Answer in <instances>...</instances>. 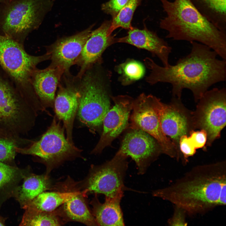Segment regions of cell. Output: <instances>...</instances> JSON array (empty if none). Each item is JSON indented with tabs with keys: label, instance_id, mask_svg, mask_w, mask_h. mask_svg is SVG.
<instances>
[{
	"label": "cell",
	"instance_id": "cell-27",
	"mask_svg": "<svg viewBox=\"0 0 226 226\" xmlns=\"http://www.w3.org/2000/svg\"><path fill=\"white\" fill-rule=\"evenodd\" d=\"M142 0H129L111 20L109 29L110 34L116 29L121 27L129 30L132 28L131 21L136 8Z\"/></svg>",
	"mask_w": 226,
	"mask_h": 226
},
{
	"label": "cell",
	"instance_id": "cell-11",
	"mask_svg": "<svg viewBox=\"0 0 226 226\" xmlns=\"http://www.w3.org/2000/svg\"><path fill=\"white\" fill-rule=\"evenodd\" d=\"M150 97L163 132L180 152V137L184 135L189 136L195 130L192 111L185 107L181 98L173 97L170 102L166 104L154 95L151 94Z\"/></svg>",
	"mask_w": 226,
	"mask_h": 226
},
{
	"label": "cell",
	"instance_id": "cell-14",
	"mask_svg": "<svg viewBox=\"0 0 226 226\" xmlns=\"http://www.w3.org/2000/svg\"><path fill=\"white\" fill-rule=\"evenodd\" d=\"M111 99L114 105L104 118L102 132L99 141L92 151L93 154L100 153L110 145L128 125L133 99L129 96L122 95L112 96Z\"/></svg>",
	"mask_w": 226,
	"mask_h": 226
},
{
	"label": "cell",
	"instance_id": "cell-25",
	"mask_svg": "<svg viewBox=\"0 0 226 226\" xmlns=\"http://www.w3.org/2000/svg\"><path fill=\"white\" fill-rule=\"evenodd\" d=\"M67 197V193L63 191L57 190L43 192L24 206V209L28 208L43 212H52L62 204Z\"/></svg>",
	"mask_w": 226,
	"mask_h": 226
},
{
	"label": "cell",
	"instance_id": "cell-29",
	"mask_svg": "<svg viewBox=\"0 0 226 226\" xmlns=\"http://www.w3.org/2000/svg\"><path fill=\"white\" fill-rule=\"evenodd\" d=\"M16 147L12 140L0 138V162L5 163L13 161L16 152Z\"/></svg>",
	"mask_w": 226,
	"mask_h": 226
},
{
	"label": "cell",
	"instance_id": "cell-30",
	"mask_svg": "<svg viewBox=\"0 0 226 226\" xmlns=\"http://www.w3.org/2000/svg\"><path fill=\"white\" fill-rule=\"evenodd\" d=\"M179 148L182 156L183 161L186 163L187 159L193 156L196 153L195 148L189 136L184 135L180 138L179 141Z\"/></svg>",
	"mask_w": 226,
	"mask_h": 226
},
{
	"label": "cell",
	"instance_id": "cell-16",
	"mask_svg": "<svg viewBox=\"0 0 226 226\" xmlns=\"http://www.w3.org/2000/svg\"><path fill=\"white\" fill-rule=\"evenodd\" d=\"M94 25L72 36L60 38L48 47L50 65L62 70L69 74L71 67L76 64L83 46L90 37Z\"/></svg>",
	"mask_w": 226,
	"mask_h": 226
},
{
	"label": "cell",
	"instance_id": "cell-12",
	"mask_svg": "<svg viewBox=\"0 0 226 226\" xmlns=\"http://www.w3.org/2000/svg\"><path fill=\"white\" fill-rule=\"evenodd\" d=\"M151 94H140L132 103L131 129H139L153 137L159 144L163 153L179 160L182 155L175 146L164 134L158 116L152 106Z\"/></svg>",
	"mask_w": 226,
	"mask_h": 226
},
{
	"label": "cell",
	"instance_id": "cell-19",
	"mask_svg": "<svg viewBox=\"0 0 226 226\" xmlns=\"http://www.w3.org/2000/svg\"><path fill=\"white\" fill-rule=\"evenodd\" d=\"M128 30L126 36L117 38L116 43H127L145 49L157 56L164 66L167 67L170 64L169 59L172 47L165 40L146 27L142 30L132 27Z\"/></svg>",
	"mask_w": 226,
	"mask_h": 226
},
{
	"label": "cell",
	"instance_id": "cell-1",
	"mask_svg": "<svg viewBox=\"0 0 226 226\" xmlns=\"http://www.w3.org/2000/svg\"><path fill=\"white\" fill-rule=\"evenodd\" d=\"M190 43V52L175 65L161 66L145 58V64L150 71L146 80L151 85L170 83L172 96L179 98L183 89H188L197 102L210 87L225 81L226 61L217 58V53L207 46L195 41Z\"/></svg>",
	"mask_w": 226,
	"mask_h": 226
},
{
	"label": "cell",
	"instance_id": "cell-10",
	"mask_svg": "<svg viewBox=\"0 0 226 226\" xmlns=\"http://www.w3.org/2000/svg\"><path fill=\"white\" fill-rule=\"evenodd\" d=\"M197 102L196 110L192 111L193 122L195 129H203L207 132L206 149L220 137L226 125V88L208 90Z\"/></svg>",
	"mask_w": 226,
	"mask_h": 226
},
{
	"label": "cell",
	"instance_id": "cell-33",
	"mask_svg": "<svg viewBox=\"0 0 226 226\" xmlns=\"http://www.w3.org/2000/svg\"><path fill=\"white\" fill-rule=\"evenodd\" d=\"M173 216L168 221L170 225L180 226L187 225L185 218V212L181 208L175 207Z\"/></svg>",
	"mask_w": 226,
	"mask_h": 226
},
{
	"label": "cell",
	"instance_id": "cell-34",
	"mask_svg": "<svg viewBox=\"0 0 226 226\" xmlns=\"http://www.w3.org/2000/svg\"><path fill=\"white\" fill-rule=\"evenodd\" d=\"M5 225V219L0 215V226Z\"/></svg>",
	"mask_w": 226,
	"mask_h": 226
},
{
	"label": "cell",
	"instance_id": "cell-35",
	"mask_svg": "<svg viewBox=\"0 0 226 226\" xmlns=\"http://www.w3.org/2000/svg\"><path fill=\"white\" fill-rule=\"evenodd\" d=\"M6 0H0V4Z\"/></svg>",
	"mask_w": 226,
	"mask_h": 226
},
{
	"label": "cell",
	"instance_id": "cell-4",
	"mask_svg": "<svg viewBox=\"0 0 226 226\" xmlns=\"http://www.w3.org/2000/svg\"><path fill=\"white\" fill-rule=\"evenodd\" d=\"M50 59L47 52L39 56L29 54L24 45L0 34V65L31 104H35L39 101L32 84L33 73L39 63Z\"/></svg>",
	"mask_w": 226,
	"mask_h": 226
},
{
	"label": "cell",
	"instance_id": "cell-22",
	"mask_svg": "<svg viewBox=\"0 0 226 226\" xmlns=\"http://www.w3.org/2000/svg\"><path fill=\"white\" fill-rule=\"evenodd\" d=\"M51 187L48 175L31 174L24 177L23 184L16 190V197L23 207L41 193L52 189Z\"/></svg>",
	"mask_w": 226,
	"mask_h": 226
},
{
	"label": "cell",
	"instance_id": "cell-26",
	"mask_svg": "<svg viewBox=\"0 0 226 226\" xmlns=\"http://www.w3.org/2000/svg\"><path fill=\"white\" fill-rule=\"evenodd\" d=\"M116 70L120 74L119 81L123 85L130 84L142 78L145 69L140 62L132 59H128L116 66Z\"/></svg>",
	"mask_w": 226,
	"mask_h": 226
},
{
	"label": "cell",
	"instance_id": "cell-21",
	"mask_svg": "<svg viewBox=\"0 0 226 226\" xmlns=\"http://www.w3.org/2000/svg\"><path fill=\"white\" fill-rule=\"evenodd\" d=\"M97 194L90 202L92 213L97 226H124L120 203L123 196L114 197L105 196V201H99Z\"/></svg>",
	"mask_w": 226,
	"mask_h": 226
},
{
	"label": "cell",
	"instance_id": "cell-3",
	"mask_svg": "<svg viewBox=\"0 0 226 226\" xmlns=\"http://www.w3.org/2000/svg\"><path fill=\"white\" fill-rule=\"evenodd\" d=\"M166 16L160 28L174 40L195 41L206 45L226 59V33L208 20L190 0H159Z\"/></svg>",
	"mask_w": 226,
	"mask_h": 226
},
{
	"label": "cell",
	"instance_id": "cell-13",
	"mask_svg": "<svg viewBox=\"0 0 226 226\" xmlns=\"http://www.w3.org/2000/svg\"><path fill=\"white\" fill-rule=\"evenodd\" d=\"M124 136L119 150L135 161L138 173L143 175L149 166L162 153L157 141L141 130L132 129Z\"/></svg>",
	"mask_w": 226,
	"mask_h": 226
},
{
	"label": "cell",
	"instance_id": "cell-5",
	"mask_svg": "<svg viewBox=\"0 0 226 226\" xmlns=\"http://www.w3.org/2000/svg\"><path fill=\"white\" fill-rule=\"evenodd\" d=\"M54 0H6L0 4V34L24 45L38 28Z\"/></svg>",
	"mask_w": 226,
	"mask_h": 226
},
{
	"label": "cell",
	"instance_id": "cell-6",
	"mask_svg": "<svg viewBox=\"0 0 226 226\" xmlns=\"http://www.w3.org/2000/svg\"><path fill=\"white\" fill-rule=\"evenodd\" d=\"M36 112L0 65V130L23 133L33 126Z\"/></svg>",
	"mask_w": 226,
	"mask_h": 226
},
{
	"label": "cell",
	"instance_id": "cell-18",
	"mask_svg": "<svg viewBox=\"0 0 226 226\" xmlns=\"http://www.w3.org/2000/svg\"><path fill=\"white\" fill-rule=\"evenodd\" d=\"M64 80V83H60L58 85V90L54 100V107L57 118L63 123L67 138L74 144L73 131L78 107V85L67 79Z\"/></svg>",
	"mask_w": 226,
	"mask_h": 226
},
{
	"label": "cell",
	"instance_id": "cell-32",
	"mask_svg": "<svg viewBox=\"0 0 226 226\" xmlns=\"http://www.w3.org/2000/svg\"><path fill=\"white\" fill-rule=\"evenodd\" d=\"M189 136L196 149L203 148L206 150L207 135L205 130L203 129L197 131L193 130L190 132Z\"/></svg>",
	"mask_w": 226,
	"mask_h": 226
},
{
	"label": "cell",
	"instance_id": "cell-9",
	"mask_svg": "<svg viewBox=\"0 0 226 226\" xmlns=\"http://www.w3.org/2000/svg\"><path fill=\"white\" fill-rule=\"evenodd\" d=\"M127 157L118 150L110 160L91 166L84 181V191L87 193L102 194L110 197L123 196L124 191L131 190L124 183L128 167Z\"/></svg>",
	"mask_w": 226,
	"mask_h": 226
},
{
	"label": "cell",
	"instance_id": "cell-24",
	"mask_svg": "<svg viewBox=\"0 0 226 226\" xmlns=\"http://www.w3.org/2000/svg\"><path fill=\"white\" fill-rule=\"evenodd\" d=\"M20 226H60L65 223L58 209L49 212L24 209Z\"/></svg>",
	"mask_w": 226,
	"mask_h": 226
},
{
	"label": "cell",
	"instance_id": "cell-20",
	"mask_svg": "<svg viewBox=\"0 0 226 226\" xmlns=\"http://www.w3.org/2000/svg\"><path fill=\"white\" fill-rule=\"evenodd\" d=\"M64 71L61 68L50 65L47 67L34 72L31 78L35 94L42 106L53 107L57 88Z\"/></svg>",
	"mask_w": 226,
	"mask_h": 226
},
{
	"label": "cell",
	"instance_id": "cell-2",
	"mask_svg": "<svg viewBox=\"0 0 226 226\" xmlns=\"http://www.w3.org/2000/svg\"><path fill=\"white\" fill-rule=\"evenodd\" d=\"M225 164L223 161L197 166L174 183L152 194L190 214L225 205Z\"/></svg>",
	"mask_w": 226,
	"mask_h": 226
},
{
	"label": "cell",
	"instance_id": "cell-15",
	"mask_svg": "<svg viewBox=\"0 0 226 226\" xmlns=\"http://www.w3.org/2000/svg\"><path fill=\"white\" fill-rule=\"evenodd\" d=\"M80 183L68 177L65 181L54 186L56 190H62L67 193L66 201L59 208L65 222H78L87 226H97L91 211L85 200L87 193L81 190Z\"/></svg>",
	"mask_w": 226,
	"mask_h": 226
},
{
	"label": "cell",
	"instance_id": "cell-31",
	"mask_svg": "<svg viewBox=\"0 0 226 226\" xmlns=\"http://www.w3.org/2000/svg\"><path fill=\"white\" fill-rule=\"evenodd\" d=\"M129 0H110L101 5L102 10L114 18Z\"/></svg>",
	"mask_w": 226,
	"mask_h": 226
},
{
	"label": "cell",
	"instance_id": "cell-8",
	"mask_svg": "<svg viewBox=\"0 0 226 226\" xmlns=\"http://www.w3.org/2000/svg\"><path fill=\"white\" fill-rule=\"evenodd\" d=\"M60 121L56 117L54 118L40 139L28 147H15L17 152L39 158L46 166L47 175L64 162L81 156V150L65 137L64 127H62Z\"/></svg>",
	"mask_w": 226,
	"mask_h": 226
},
{
	"label": "cell",
	"instance_id": "cell-28",
	"mask_svg": "<svg viewBox=\"0 0 226 226\" xmlns=\"http://www.w3.org/2000/svg\"><path fill=\"white\" fill-rule=\"evenodd\" d=\"M20 174L17 168L0 162V193L15 184Z\"/></svg>",
	"mask_w": 226,
	"mask_h": 226
},
{
	"label": "cell",
	"instance_id": "cell-7",
	"mask_svg": "<svg viewBox=\"0 0 226 226\" xmlns=\"http://www.w3.org/2000/svg\"><path fill=\"white\" fill-rule=\"evenodd\" d=\"M79 79L78 117L94 133L101 128L110 109V98L100 78L90 68Z\"/></svg>",
	"mask_w": 226,
	"mask_h": 226
},
{
	"label": "cell",
	"instance_id": "cell-17",
	"mask_svg": "<svg viewBox=\"0 0 226 226\" xmlns=\"http://www.w3.org/2000/svg\"><path fill=\"white\" fill-rule=\"evenodd\" d=\"M111 20H106L96 30H92L76 64L80 67L77 77L80 78L88 69L100 63L107 48L116 43L117 38L109 32Z\"/></svg>",
	"mask_w": 226,
	"mask_h": 226
},
{
	"label": "cell",
	"instance_id": "cell-23",
	"mask_svg": "<svg viewBox=\"0 0 226 226\" xmlns=\"http://www.w3.org/2000/svg\"><path fill=\"white\" fill-rule=\"evenodd\" d=\"M208 20L226 32V0H190Z\"/></svg>",
	"mask_w": 226,
	"mask_h": 226
}]
</instances>
